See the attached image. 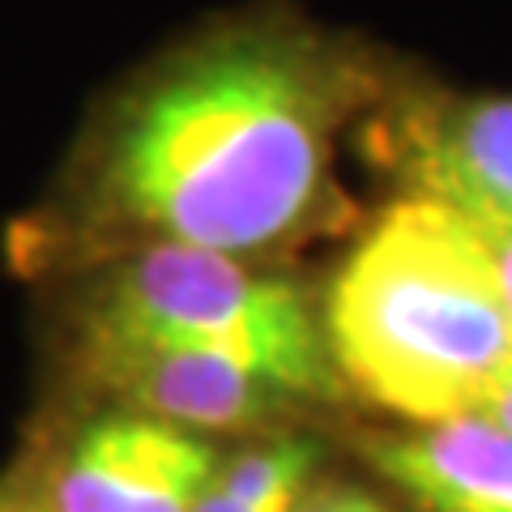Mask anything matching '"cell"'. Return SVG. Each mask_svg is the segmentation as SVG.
<instances>
[{
    "label": "cell",
    "mask_w": 512,
    "mask_h": 512,
    "mask_svg": "<svg viewBox=\"0 0 512 512\" xmlns=\"http://www.w3.org/2000/svg\"><path fill=\"white\" fill-rule=\"evenodd\" d=\"M376 82L320 30L218 26L150 64L94 124L73 231L107 256L192 248L261 256L308 235L333 197L338 133Z\"/></svg>",
    "instance_id": "cell-1"
},
{
    "label": "cell",
    "mask_w": 512,
    "mask_h": 512,
    "mask_svg": "<svg viewBox=\"0 0 512 512\" xmlns=\"http://www.w3.org/2000/svg\"><path fill=\"white\" fill-rule=\"evenodd\" d=\"M342 393L402 423L478 414L512 367V308L457 210L402 197L320 299Z\"/></svg>",
    "instance_id": "cell-2"
},
{
    "label": "cell",
    "mask_w": 512,
    "mask_h": 512,
    "mask_svg": "<svg viewBox=\"0 0 512 512\" xmlns=\"http://www.w3.org/2000/svg\"><path fill=\"white\" fill-rule=\"evenodd\" d=\"M77 355L180 350L235 363L303 406L338 402L320 308L291 278L239 256L133 248L107 256L73 316Z\"/></svg>",
    "instance_id": "cell-3"
},
{
    "label": "cell",
    "mask_w": 512,
    "mask_h": 512,
    "mask_svg": "<svg viewBox=\"0 0 512 512\" xmlns=\"http://www.w3.org/2000/svg\"><path fill=\"white\" fill-rule=\"evenodd\" d=\"M222 453L146 414L107 406L35 466L43 512H192Z\"/></svg>",
    "instance_id": "cell-4"
},
{
    "label": "cell",
    "mask_w": 512,
    "mask_h": 512,
    "mask_svg": "<svg viewBox=\"0 0 512 512\" xmlns=\"http://www.w3.org/2000/svg\"><path fill=\"white\" fill-rule=\"evenodd\" d=\"M380 137L406 197L512 222V99H414L380 124Z\"/></svg>",
    "instance_id": "cell-5"
},
{
    "label": "cell",
    "mask_w": 512,
    "mask_h": 512,
    "mask_svg": "<svg viewBox=\"0 0 512 512\" xmlns=\"http://www.w3.org/2000/svg\"><path fill=\"white\" fill-rule=\"evenodd\" d=\"M77 367L94 389L111 397V406L205 440L218 431L278 436L282 423H291L303 406L244 367L180 350H90L77 355Z\"/></svg>",
    "instance_id": "cell-6"
},
{
    "label": "cell",
    "mask_w": 512,
    "mask_h": 512,
    "mask_svg": "<svg viewBox=\"0 0 512 512\" xmlns=\"http://www.w3.org/2000/svg\"><path fill=\"white\" fill-rule=\"evenodd\" d=\"M359 457L419 512H512V436L474 414L367 431Z\"/></svg>",
    "instance_id": "cell-7"
},
{
    "label": "cell",
    "mask_w": 512,
    "mask_h": 512,
    "mask_svg": "<svg viewBox=\"0 0 512 512\" xmlns=\"http://www.w3.org/2000/svg\"><path fill=\"white\" fill-rule=\"evenodd\" d=\"M316 444L303 436H265L222 457L192 512H295L316 478Z\"/></svg>",
    "instance_id": "cell-8"
},
{
    "label": "cell",
    "mask_w": 512,
    "mask_h": 512,
    "mask_svg": "<svg viewBox=\"0 0 512 512\" xmlns=\"http://www.w3.org/2000/svg\"><path fill=\"white\" fill-rule=\"evenodd\" d=\"M461 218H466V227L474 231L478 248H483L491 274H495V282H500V291H504L508 308H512V222H504V218H474V214H461Z\"/></svg>",
    "instance_id": "cell-9"
},
{
    "label": "cell",
    "mask_w": 512,
    "mask_h": 512,
    "mask_svg": "<svg viewBox=\"0 0 512 512\" xmlns=\"http://www.w3.org/2000/svg\"><path fill=\"white\" fill-rule=\"evenodd\" d=\"M295 512H393V508H384L376 495H367L363 487L312 483L308 491H303V500L295 504Z\"/></svg>",
    "instance_id": "cell-10"
},
{
    "label": "cell",
    "mask_w": 512,
    "mask_h": 512,
    "mask_svg": "<svg viewBox=\"0 0 512 512\" xmlns=\"http://www.w3.org/2000/svg\"><path fill=\"white\" fill-rule=\"evenodd\" d=\"M0 512H43L35 466H18L0 478Z\"/></svg>",
    "instance_id": "cell-11"
},
{
    "label": "cell",
    "mask_w": 512,
    "mask_h": 512,
    "mask_svg": "<svg viewBox=\"0 0 512 512\" xmlns=\"http://www.w3.org/2000/svg\"><path fill=\"white\" fill-rule=\"evenodd\" d=\"M474 419H487V423H495L500 431H508V436H512V367L500 376V384L487 393V402L478 406Z\"/></svg>",
    "instance_id": "cell-12"
}]
</instances>
